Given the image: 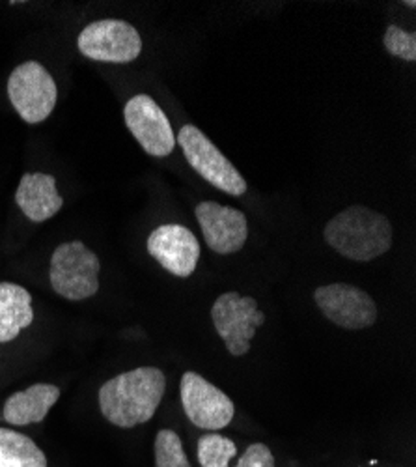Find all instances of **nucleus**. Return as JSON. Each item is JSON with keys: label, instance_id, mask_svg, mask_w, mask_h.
<instances>
[{"label": "nucleus", "instance_id": "obj_1", "mask_svg": "<svg viewBox=\"0 0 416 467\" xmlns=\"http://www.w3.org/2000/svg\"><path fill=\"white\" fill-rule=\"evenodd\" d=\"M167 389L165 372L157 367H138L107 379L99 393L101 415L118 428L146 424L156 415Z\"/></svg>", "mask_w": 416, "mask_h": 467}, {"label": "nucleus", "instance_id": "obj_7", "mask_svg": "<svg viewBox=\"0 0 416 467\" xmlns=\"http://www.w3.org/2000/svg\"><path fill=\"white\" fill-rule=\"evenodd\" d=\"M77 49L96 62L129 64L142 53V37L127 21L99 19L81 30L77 36Z\"/></svg>", "mask_w": 416, "mask_h": 467}, {"label": "nucleus", "instance_id": "obj_18", "mask_svg": "<svg viewBox=\"0 0 416 467\" xmlns=\"http://www.w3.org/2000/svg\"><path fill=\"white\" fill-rule=\"evenodd\" d=\"M154 452L156 467H193L185 454L181 438L170 428H163V431L157 432Z\"/></svg>", "mask_w": 416, "mask_h": 467}, {"label": "nucleus", "instance_id": "obj_4", "mask_svg": "<svg viewBox=\"0 0 416 467\" xmlns=\"http://www.w3.org/2000/svg\"><path fill=\"white\" fill-rule=\"evenodd\" d=\"M8 98L14 110L30 124H42L53 114L58 87L46 66L36 60L19 64L8 79Z\"/></svg>", "mask_w": 416, "mask_h": 467}, {"label": "nucleus", "instance_id": "obj_2", "mask_svg": "<svg viewBox=\"0 0 416 467\" xmlns=\"http://www.w3.org/2000/svg\"><path fill=\"white\" fill-rule=\"evenodd\" d=\"M323 236L327 245L344 258L370 262L391 249L392 224L380 212L351 206L327 223Z\"/></svg>", "mask_w": 416, "mask_h": 467}, {"label": "nucleus", "instance_id": "obj_11", "mask_svg": "<svg viewBox=\"0 0 416 467\" xmlns=\"http://www.w3.org/2000/svg\"><path fill=\"white\" fill-rule=\"evenodd\" d=\"M147 253L154 256L168 274L187 279L195 274L200 258V244L195 234L181 224H161L151 230Z\"/></svg>", "mask_w": 416, "mask_h": 467}, {"label": "nucleus", "instance_id": "obj_15", "mask_svg": "<svg viewBox=\"0 0 416 467\" xmlns=\"http://www.w3.org/2000/svg\"><path fill=\"white\" fill-rule=\"evenodd\" d=\"M34 322L30 292L15 283H0V344L15 340Z\"/></svg>", "mask_w": 416, "mask_h": 467}, {"label": "nucleus", "instance_id": "obj_8", "mask_svg": "<svg viewBox=\"0 0 416 467\" xmlns=\"http://www.w3.org/2000/svg\"><path fill=\"white\" fill-rule=\"evenodd\" d=\"M179 395L187 419L202 431H220L236 415L232 399L197 372L188 370L181 376Z\"/></svg>", "mask_w": 416, "mask_h": 467}, {"label": "nucleus", "instance_id": "obj_14", "mask_svg": "<svg viewBox=\"0 0 416 467\" xmlns=\"http://www.w3.org/2000/svg\"><path fill=\"white\" fill-rule=\"evenodd\" d=\"M62 391L53 383H34L23 391H17L3 404V420L15 428L40 424L46 420L53 406L58 402Z\"/></svg>", "mask_w": 416, "mask_h": 467}, {"label": "nucleus", "instance_id": "obj_19", "mask_svg": "<svg viewBox=\"0 0 416 467\" xmlns=\"http://www.w3.org/2000/svg\"><path fill=\"white\" fill-rule=\"evenodd\" d=\"M383 44L392 57H398L405 62L416 60V36L412 32H405L403 28L391 25L385 32Z\"/></svg>", "mask_w": 416, "mask_h": 467}, {"label": "nucleus", "instance_id": "obj_16", "mask_svg": "<svg viewBox=\"0 0 416 467\" xmlns=\"http://www.w3.org/2000/svg\"><path fill=\"white\" fill-rule=\"evenodd\" d=\"M0 467H49V462L32 438L0 426Z\"/></svg>", "mask_w": 416, "mask_h": 467}, {"label": "nucleus", "instance_id": "obj_20", "mask_svg": "<svg viewBox=\"0 0 416 467\" xmlns=\"http://www.w3.org/2000/svg\"><path fill=\"white\" fill-rule=\"evenodd\" d=\"M236 467H275V456L266 443H252Z\"/></svg>", "mask_w": 416, "mask_h": 467}, {"label": "nucleus", "instance_id": "obj_12", "mask_svg": "<svg viewBox=\"0 0 416 467\" xmlns=\"http://www.w3.org/2000/svg\"><path fill=\"white\" fill-rule=\"evenodd\" d=\"M208 247L217 254H232L243 249L249 238L247 215L236 208L208 201L195 210Z\"/></svg>", "mask_w": 416, "mask_h": 467}, {"label": "nucleus", "instance_id": "obj_9", "mask_svg": "<svg viewBox=\"0 0 416 467\" xmlns=\"http://www.w3.org/2000/svg\"><path fill=\"white\" fill-rule=\"evenodd\" d=\"M131 135L151 158H167L176 148V135L165 110L147 94L133 96L124 107Z\"/></svg>", "mask_w": 416, "mask_h": 467}, {"label": "nucleus", "instance_id": "obj_10", "mask_svg": "<svg viewBox=\"0 0 416 467\" xmlns=\"http://www.w3.org/2000/svg\"><path fill=\"white\" fill-rule=\"evenodd\" d=\"M314 301L327 320L350 331L366 329L377 320L375 301L364 290L346 283L316 288Z\"/></svg>", "mask_w": 416, "mask_h": 467}, {"label": "nucleus", "instance_id": "obj_5", "mask_svg": "<svg viewBox=\"0 0 416 467\" xmlns=\"http://www.w3.org/2000/svg\"><path fill=\"white\" fill-rule=\"evenodd\" d=\"M176 142L181 146L187 163L213 187L232 197H243L247 192V182L241 172L197 126H183Z\"/></svg>", "mask_w": 416, "mask_h": 467}, {"label": "nucleus", "instance_id": "obj_13", "mask_svg": "<svg viewBox=\"0 0 416 467\" xmlns=\"http://www.w3.org/2000/svg\"><path fill=\"white\" fill-rule=\"evenodd\" d=\"M15 202L32 223L53 219L64 206L62 194L56 189V178L47 172L23 174L15 191Z\"/></svg>", "mask_w": 416, "mask_h": 467}, {"label": "nucleus", "instance_id": "obj_6", "mask_svg": "<svg viewBox=\"0 0 416 467\" xmlns=\"http://www.w3.org/2000/svg\"><path fill=\"white\" fill-rule=\"evenodd\" d=\"M213 326L234 358L249 354L256 329L266 324V315L258 308L254 297L226 292L211 306Z\"/></svg>", "mask_w": 416, "mask_h": 467}, {"label": "nucleus", "instance_id": "obj_17", "mask_svg": "<svg viewBox=\"0 0 416 467\" xmlns=\"http://www.w3.org/2000/svg\"><path fill=\"white\" fill-rule=\"evenodd\" d=\"M197 454L202 467H230V460L236 458L238 447L230 438L206 434L198 440Z\"/></svg>", "mask_w": 416, "mask_h": 467}, {"label": "nucleus", "instance_id": "obj_3", "mask_svg": "<svg viewBox=\"0 0 416 467\" xmlns=\"http://www.w3.org/2000/svg\"><path fill=\"white\" fill-rule=\"evenodd\" d=\"M101 260L83 242L58 245L49 264V283L67 301H85L99 292Z\"/></svg>", "mask_w": 416, "mask_h": 467}, {"label": "nucleus", "instance_id": "obj_21", "mask_svg": "<svg viewBox=\"0 0 416 467\" xmlns=\"http://www.w3.org/2000/svg\"><path fill=\"white\" fill-rule=\"evenodd\" d=\"M0 363H3V359H0Z\"/></svg>", "mask_w": 416, "mask_h": 467}]
</instances>
